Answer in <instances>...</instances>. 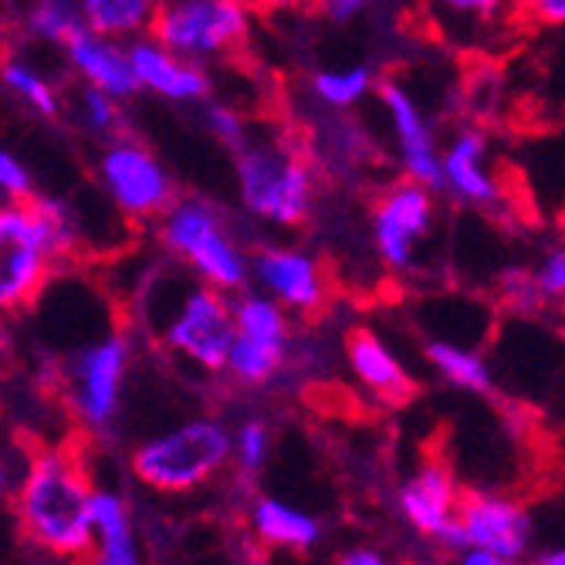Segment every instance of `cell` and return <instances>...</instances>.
Masks as SVG:
<instances>
[{
	"instance_id": "cell-28",
	"label": "cell",
	"mask_w": 565,
	"mask_h": 565,
	"mask_svg": "<svg viewBox=\"0 0 565 565\" xmlns=\"http://www.w3.org/2000/svg\"><path fill=\"white\" fill-rule=\"evenodd\" d=\"M281 363H285V352H275V349H265V345H254L247 339H237L231 355H227V373L244 386H265L268 380H275Z\"/></svg>"
},
{
	"instance_id": "cell-10",
	"label": "cell",
	"mask_w": 565,
	"mask_h": 565,
	"mask_svg": "<svg viewBox=\"0 0 565 565\" xmlns=\"http://www.w3.org/2000/svg\"><path fill=\"white\" fill-rule=\"evenodd\" d=\"M434 190L414 180L393 183L373 207V244L380 258L403 271L414 265L420 241L434 227Z\"/></svg>"
},
{
	"instance_id": "cell-12",
	"label": "cell",
	"mask_w": 565,
	"mask_h": 565,
	"mask_svg": "<svg viewBox=\"0 0 565 565\" xmlns=\"http://www.w3.org/2000/svg\"><path fill=\"white\" fill-rule=\"evenodd\" d=\"M380 102L390 116V129L399 149V163L406 170V180L424 183L430 190L444 186V152L437 149L434 129L427 126L424 113L417 109L414 95L399 82L386 78L380 85Z\"/></svg>"
},
{
	"instance_id": "cell-3",
	"label": "cell",
	"mask_w": 565,
	"mask_h": 565,
	"mask_svg": "<svg viewBox=\"0 0 565 565\" xmlns=\"http://www.w3.org/2000/svg\"><path fill=\"white\" fill-rule=\"evenodd\" d=\"M234 460V434L217 417H190L152 434L132 450V475L163 494H183L214 481Z\"/></svg>"
},
{
	"instance_id": "cell-25",
	"label": "cell",
	"mask_w": 565,
	"mask_h": 565,
	"mask_svg": "<svg viewBox=\"0 0 565 565\" xmlns=\"http://www.w3.org/2000/svg\"><path fill=\"white\" fill-rule=\"evenodd\" d=\"M427 359H430V366L454 386L460 390H471V393H484L491 386V370L488 363L465 349L460 342H450V339H430L427 342Z\"/></svg>"
},
{
	"instance_id": "cell-20",
	"label": "cell",
	"mask_w": 565,
	"mask_h": 565,
	"mask_svg": "<svg viewBox=\"0 0 565 565\" xmlns=\"http://www.w3.org/2000/svg\"><path fill=\"white\" fill-rule=\"evenodd\" d=\"M47 254L21 237H0V301L4 308H21L47 285Z\"/></svg>"
},
{
	"instance_id": "cell-15",
	"label": "cell",
	"mask_w": 565,
	"mask_h": 565,
	"mask_svg": "<svg viewBox=\"0 0 565 565\" xmlns=\"http://www.w3.org/2000/svg\"><path fill=\"white\" fill-rule=\"evenodd\" d=\"M129 58L139 88L157 92L170 102H200L211 92V78L203 72V65L173 55L170 47L152 41L149 34L129 44Z\"/></svg>"
},
{
	"instance_id": "cell-30",
	"label": "cell",
	"mask_w": 565,
	"mask_h": 565,
	"mask_svg": "<svg viewBox=\"0 0 565 565\" xmlns=\"http://www.w3.org/2000/svg\"><path fill=\"white\" fill-rule=\"evenodd\" d=\"M501 295H504V305L515 316H535L539 308H545L535 271H529V268H508L501 275Z\"/></svg>"
},
{
	"instance_id": "cell-35",
	"label": "cell",
	"mask_w": 565,
	"mask_h": 565,
	"mask_svg": "<svg viewBox=\"0 0 565 565\" xmlns=\"http://www.w3.org/2000/svg\"><path fill=\"white\" fill-rule=\"evenodd\" d=\"M529 11L542 24H565V0H539V4H532Z\"/></svg>"
},
{
	"instance_id": "cell-36",
	"label": "cell",
	"mask_w": 565,
	"mask_h": 565,
	"mask_svg": "<svg viewBox=\"0 0 565 565\" xmlns=\"http://www.w3.org/2000/svg\"><path fill=\"white\" fill-rule=\"evenodd\" d=\"M363 11H366L363 0H332V4H326V14L335 24H345V21H352L355 14H363Z\"/></svg>"
},
{
	"instance_id": "cell-34",
	"label": "cell",
	"mask_w": 565,
	"mask_h": 565,
	"mask_svg": "<svg viewBox=\"0 0 565 565\" xmlns=\"http://www.w3.org/2000/svg\"><path fill=\"white\" fill-rule=\"evenodd\" d=\"M335 565H390V562H386L383 552H376V548H370V545H355V548L342 552V555L335 558Z\"/></svg>"
},
{
	"instance_id": "cell-9",
	"label": "cell",
	"mask_w": 565,
	"mask_h": 565,
	"mask_svg": "<svg viewBox=\"0 0 565 565\" xmlns=\"http://www.w3.org/2000/svg\"><path fill=\"white\" fill-rule=\"evenodd\" d=\"M532 515L529 508L515 498L488 494V491H468L457 511V548H478L491 555H504L522 562V555L532 548Z\"/></svg>"
},
{
	"instance_id": "cell-29",
	"label": "cell",
	"mask_w": 565,
	"mask_h": 565,
	"mask_svg": "<svg viewBox=\"0 0 565 565\" xmlns=\"http://www.w3.org/2000/svg\"><path fill=\"white\" fill-rule=\"evenodd\" d=\"M271 454V430L265 420L250 417L234 430V465L241 475H258Z\"/></svg>"
},
{
	"instance_id": "cell-33",
	"label": "cell",
	"mask_w": 565,
	"mask_h": 565,
	"mask_svg": "<svg viewBox=\"0 0 565 565\" xmlns=\"http://www.w3.org/2000/svg\"><path fill=\"white\" fill-rule=\"evenodd\" d=\"M203 122H207V129H211L221 142H227L234 152L250 139V132L244 129V119L237 116V109L221 106V102H211L207 113H203Z\"/></svg>"
},
{
	"instance_id": "cell-21",
	"label": "cell",
	"mask_w": 565,
	"mask_h": 565,
	"mask_svg": "<svg viewBox=\"0 0 565 565\" xmlns=\"http://www.w3.org/2000/svg\"><path fill=\"white\" fill-rule=\"evenodd\" d=\"M160 4L149 0H82V14L92 34L132 44L149 34Z\"/></svg>"
},
{
	"instance_id": "cell-16",
	"label": "cell",
	"mask_w": 565,
	"mask_h": 565,
	"mask_svg": "<svg viewBox=\"0 0 565 565\" xmlns=\"http://www.w3.org/2000/svg\"><path fill=\"white\" fill-rule=\"evenodd\" d=\"M65 55L82 85H92L119 102L139 92L132 58H129V44H122V41H109V38H98V34L85 31L65 47Z\"/></svg>"
},
{
	"instance_id": "cell-4",
	"label": "cell",
	"mask_w": 565,
	"mask_h": 565,
	"mask_svg": "<svg viewBox=\"0 0 565 565\" xmlns=\"http://www.w3.org/2000/svg\"><path fill=\"white\" fill-rule=\"evenodd\" d=\"M237 193L244 211L275 227H298L312 214L316 177L305 157L278 139H247L237 157Z\"/></svg>"
},
{
	"instance_id": "cell-14",
	"label": "cell",
	"mask_w": 565,
	"mask_h": 565,
	"mask_svg": "<svg viewBox=\"0 0 565 565\" xmlns=\"http://www.w3.org/2000/svg\"><path fill=\"white\" fill-rule=\"evenodd\" d=\"M444 190L475 207H494L501 200V183L491 170V146L478 126L457 129L444 149Z\"/></svg>"
},
{
	"instance_id": "cell-23",
	"label": "cell",
	"mask_w": 565,
	"mask_h": 565,
	"mask_svg": "<svg viewBox=\"0 0 565 565\" xmlns=\"http://www.w3.org/2000/svg\"><path fill=\"white\" fill-rule=\"evenodd\" d=\"M21 28L31 41L41 44H55V47H68L78 34L88 31L85 14H82V0H38V4L24 8Z\"/></svg>"
},
{
	"instance_id": "cell-17",
	"label": "cell",
	"mask_w": 565,
	"mask_h": 565,
	"mask_svg": "<svg viewBox=\"0 0 565 565\" xmlns=\"http://www.w3.org/2000/svg\"><path fill=\"white\" fill-rule=\"evenodd\" d=\"M345 355H349L352 376L363 383V390H370L383 403L396 406V403H406L417 393V383L409 380L403 363L373 329H352L345 339Z\"/></svg>"
},
{
	"instance_id": "cell-22",
	"label": "cell",
	"mask_w": 565,
	"mask_h": 565,
	"mask_svg": "<svg viewBox=\"0 0 565 565\" xmlns=\"http://www.w3.org/2000/svg\"><path fill=\"white\" fill-rule=\"evenodd\" d=\"M234 322H237V339H247L254 345H265L275 352L288 349V312L268 298L265 291H244L234 298Z\"/></svg>"
},
{
	"instance_id": "cell-5",
	"label": "cell",
	"mask_w": 565,
	"mask_h": 565,
	"mask_svg": "<svg viewBox=\"0 0 565 565\" xmlns=\"http://www.w3.org/2000/svg\"><path fill=\"white\" fill-rule=\"evenodd\" d=\"M160 241L193 278L224 295L247 288L250 258L231 237L224 217L196 196H180L160 217Z\"/></svg>"
},
{
	"instance_id": "cell-18",
	"label": "cell",
	"mask_w": 565,
	"mask_h": 565,
	"mask_svg": "<svg viewBox=\"0 0 565 565\" xmlns=\"http://www.w3.org/2000/svg\"><path fill=\"white\" fill-rule=\"evenodd\" d=\"M92 522H95V542L85 565H146L129 504L113 488H95L92 498Z\"/></svg>"
},
{
	"instance_id": "cell-1",
	"label": "cell",
	"mask_w": 565,
	"mask_h": 565,
	"mask_svg": "<svg viewBox=\"0 0 565 565\" xmlns=\"http://www.w3.org/2000/svg\"><path fill=\"white\" fill-rule=\"evenodd\" d=\"M92 498L95 488L88 484L78 454L41 447L31 454L14 494L18 525L44 552L65 558L88 555L95 542Z\"/></svg>"
},
{
	"instance_id": "cell-13",
	"label": "cell",
	"mask_w": 565,
	"mask_h": 565,
	"mask_svg": "<svg viewBox=\"0 0 565 565\" xmlns=\"http://www.w3.org/2000/svg\"><path fill=\"white\" fill-rule=\"evenodd\" d=\"M465 494L457 491L454 471L440 460H424L399 488V511L420 535L444 545L457 542V511Z\"/></svg>"
},
{
	"instance_id": "cell-37",
	"label": "cell",
	"mask_w": 565,
	"mask_h": 565,
	"mask_svg": "<svg viewBox=\"0 0 565 565\" xmlns=\"http://www.w3.org/2000/svg\"><path fill=\"white\" fill-rule=\"evenodd\" d=\"M457 565H522V562L504 558V555H491V552H478V548H465L457 555Z\"/></svg>"
},
{
	"instance_id": "cell-24",
	"label": "cell",
	"mask_w": 565,
	"mask_h": 565,
	"mask_svg": "<svg viewBox=\"0 0 565 565\" xmlns=\"http://www.w3.org/2000/svg\"><path fill=\"white\" fill-rule=\"evenodd\" d=\"M65 113H68V119H72L78 129H85V132H92V136H102V139H109V142L122 139L119 132H122L126 119H122V109H119V98H113V95H106V92H98V88H92V85H82V82H78V85L68 92V98H65Z\"/></svg>"
},
{
	"instance_id": "cell-8",
	"label": "cell",
	"mask_w": 565,
	"mask_h": 565,
	"mask_svg": "<svg viewBox=\"0 0 565 565\" xmlns=\"http://www.w3.org/2000/svg\"><path fill=\"white\" fill-rule=\"evenodd\" d=\"M98 183L116 203V211L132 221H160L180 200L173 177L157 160V152L129 136L106 142L98 152Z\"/></svg>"
},
{
	"instance_id": "cell-39",
	"label": "cell",
	"mask_w": 565,
	"mask_h": 565,
	"mask_svg": "<svg viewBox=\"0 0 565 565\" xmlns=\"http://www.w3.org/2000/svg\"><path fill=\"white\" fill-rule=\"evenodd\" d=\"M558 231H562V237H565V211H562V217H558Z\"/></svg>"
},
{
	"instance_id": "cell-11",
	"label": "cell",
	"mask_w": 565,
	"mask_h": 565,
	"mask_svg": "<svg viewBox=\"0 0 565 565\" xmlns=\"http://www.w3.org/2000/svg\"><path fill=\"white\" fill-rule=\"evenodd\" d=\"M250 281L285 312L312 316L326 305V275L322 265L298 247H262L250 258Z\"/></svg>"
},
{
	"instance_id": "cell-32",
	"label": "cell",
	"mask_w": 565,
	"mask_h": 565,
	"mask_svg": "<svg viewBox=\"0 0 565 565\" xmlns=\"http://www.w3.org/2000/svg\"><path fill=\"white\" fill-rule=\"evenodd\" d=\"M0 193H4V207H11V203H31L38 196L31 170L11 149L0 152Z\"/></svg>"
},
{
	"instance_id": "cell-7",
	"label": "cell",
	"mask_w": 565,
	"mask_h": 565,
	"mask_svg": "<svg viewBox=\"0 0 565 565\" xmlns=\"http://www.w3.org/2000/svg\"><path fill=\"white\" fill-rule=\"evenodd\" d=\"M250 28V11L237 0H170L157 8L149 38L186 62H207L234 51Z\"/></svg>"
},
{
	"instance_id": "cell-26",
	"label": "cell",
	"mask_w": 565,
	"mask_h": 565,
	"mask_svg": "<svg viewBox=\"0 0 565 565\" xmlns=\"http://www.w3.org/2000/svg\"><path fill=\"white\" fill-rule=\"evenodd\" d=\"M4 88L24 102V106L34 113V116H44V119H55L65 113V102L55 88V82H51L41 68H34L31 62L24 58H8L4 62Z\"/></svg>"
},
{
	"instance_id": "cell-31",
	"label": "cell",
	"mask_w": 565,
	"mask_h": 565,
	"mask_svg": "<svg viewBox=\"0 0 565 565\" xmlns=\"http://www.w3.org/2000/svg\"><path fill=\"white\" fill-rule=\"evenodd\" d=\"M532 271L545 305H565V241L548 247Z\"/></svg>"
},
{
	"instance_id": "cell-6",
	"label": "cell",
	"mask_w": 565,
	"mask_h": 565,
	"mask_svg": "<svg viewBox=\"0 0 565 565\" xmlns=\"http://www.w3.org/2000/svg\"><path fill=\"white\" fill-rule=\"evenodd\" d=\"M129 363L132 345L122 332L98 335L65 359L62 383L72 409L88 430H109L119 417Z\"/></svg>"
},
{
	"instance_id": "cell-19",
	"label": "cell",
	"mask_w": 565,
	"mask_h": 565,
	"mask_svg": "<svg viewBox=\"0 0 565 565\" xmlns=\"http://www.w3.org/2000/svg\"><path fill=\"white\" fill-rule=\"evenodd\" d=\"M247 522H250V532L258 535V542H265L271 548L308 552L322 539V525L308 515V511L295 508L291 501L271 498V494H262L250 501Z\"/></svg>"
},
{
	"instance_id": "cell-27",
	"label": "cell",
	"mask_w": 565,
	"mask_h": 565,
	"mask_svg": "<svg viewBox=\"0 0 565 565\" xmlns=\"http://www.w3.org/2000/svg\"><path fill=\"white\" fill-rule=\"evenodd\" d=\"M373 88L370 65H349V68H326L312 75V92L329 109H349L359 98H366Z\"/></svg>"
},
{
	"instance_id": "cell-2",
	"label": "cell",
	"mask_w": 565,
	"mask_h": 565,
	"mask_svg": "<svg viewBox=\"0 0 565 565\" xmlns=\"http://www.w3.org/2000/svg\"><path fill=\"white\" fill-rule=\"evenodd\" d=\"M146 322L160 342L203 373L227 370V355L237 342L234 298L203 285L190 271L160 268L142 288Z\"/></svg>"
},
{
	"instance_id": "cell-38",
	"label": "cell",
	"mask_w": 565,
	"mask_h": 565,
	"mask_svg": "<svg viewBox=\"0 0 565 565\" xmlns=\"http://www.w3.org/2000/svg\"><path fill=\"white\" fill-rule=\"evenodd\" d=\"M535 565H565V545H555L535 558Z\"/></svg>"
}]
</instances>
